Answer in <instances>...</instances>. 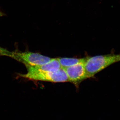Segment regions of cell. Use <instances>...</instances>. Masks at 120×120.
<instances>
[{"mask_svg":"<svg viewBox=\"0 0 120 120\" xmlns=\"http://www.w3.org/2000/svg\"><path fill=\"white\" fill-rule=\"evenodd\" d=\"M27 73H32L57 71L61 68L57 58H52L49 63L41 65L26 67Z\"/></svg>","mask_w":120,"mask_h":120,"instance_id":"5","label":"cell"},{"mask_svg":"<svg viewBox=\"0 0 120 120\" xmlns=\"http://www.w3.org/2000/svg\"><path fill=\"white\" fill-rule=\"evenodd\" d=\"M87 57L82 58H57L62 68L73 66L75 65L86 61Z\"/></svg>","mask_w":120,"mask_h":120,"instance_id":"6","label":"cell"},{"mask_svg":"<svg viewBox=\"0 0 120 120\" xmlns=\"http://www.w3.org/2000/svg\"><path fill=\"white\" fill-rule=\"evenodd\" d=\"M119 62L120 53H112L87 57L84 66L87 78L93 77L106 68Z\"/></svg>","mask_w":120,"mask_h":120,"instance_id":"1","label":"cell"},{"mask_svg":"<svg viewBox=\"0 0 120 120\" xmlns=\"http://www.w3.org/2000/svg\"><path fill=\"white\" fill-rule=\"evenodd\" d=\"M6 15V14L1 11H0V17Z\"/></svg>","mask_w":120,"mask_h":120,"instance_id":"8","label":"cell"},{"mask_svg":"<svg viewBox=\"0 0 120 120\" xmlns=\"http://www.w3.org/2000/svg\"><path fill=\"white\" fill-rule=\"evenodd\" d=\"M21 77L32 80L46 81L53 82H68L67 73L64 69L61 68L56 71L38 73L19 75Z\"/></svg>","mask_w":120,"mask_h":120,"instance_id":"2","label":"cell"},{"mask_svg":"<svg viewBox=\"0 0 120 120\" xmlns=\"http://www.w3.org/2000/svg\"><path fill=\"white\" fill-rule=\"evenodd\" d=\"M11 58L22 63L26 67L47 64L52 59L40 54L29 51L13 52Z\"/></svg>","mask_w":120,"mask_h":120,"instance_id":"3","label":"cell"},{"mask_svg":"<svg viewBox=\"0 0 120 120\" xmlns=\"http://www.w3.org/2000/svg\"><path fill=\"white\" fill-rule=\"evenodd\" d=\"M85 61L63 68L67 73L68 82L77 87L81 82L87 78L84 66Z\"/></svg>","mask_w":120,"mask_h":120,"instance_id":"4","label":"cell"},{"mask_svg":"<svg viewBox=\"0 0 120 120\" xmlns=\"http://www.w3.org/2000/svg\"><path fill=\"white\" fill-rule=\"evenodd\" d=\"M13 52H10L0 46V56H7L11 58Z\"/></svg>","mask_w":120,"mask_h":120,"instance_id":"7","label":"cell"}]
</instances>
